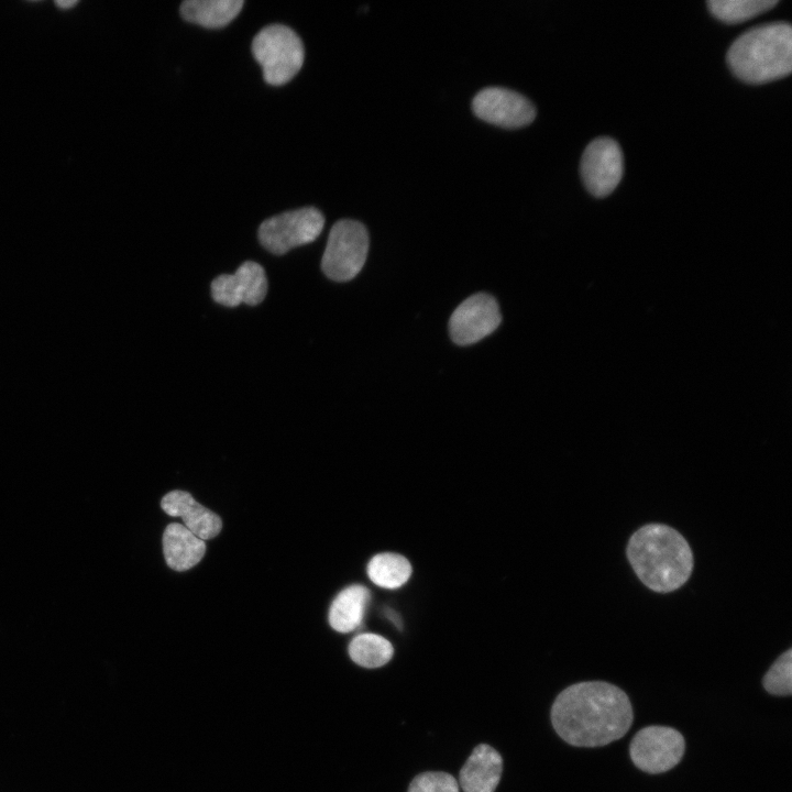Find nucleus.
Here are the masks:
<instances>
[{
	"instance_id": "nucleus-1",
	"label": "nucleus",
	"mask_w": 792,
	"mask_h": 792,
	"mask_svg": "<svg viewBox=\"0 0 792 792\" xmlns=\"http://www.w3.org/2000/svg\"><path fill=\"white\" fill-rule=\"evenodd\" d=\"M551 722L568 744L600 747L627 733L632 723V708L618 686L604 681L580 682L557 696Z\"/></svg>"
},
{
	"instance_id": "nucleus-2",
	"label": "nucleus",
	"mask_w": 792,
	"mask_h": 792,
	"mask_svg": "<svg viewBox=\"0 0 792 792\" xmlns=\"http://www.w3.org/2000/svg\"><path fill=\"white\" fill-rule=\"evenodd\" d=\"M628 561L651 591L669 593L681 587L693 570V553L685 538L663 524H648L628 540Z\"/></svg>"
},
{
	"instance_id": "nucleus-3",
	"label": "nucleus",
	"mask_w": 792,
	"mask_h": 792,
	"mask_svg": "<svg viewBox=\"0 0 792 792\" xmlns=\"http://www.w3.org/2000/svg\"><path fill=\"white\" fill-rule=\"evenodd\" d=\"M726 61L733 74L747 84L788 76L792 70L791 25L780 21L748 30L733 42Z\"/></svg>"
},
{
	"instance_id": "nucleus-4",
	"label": "nucleus",
	"mask_w": 792,
	"mask_h": 792,
	"mask_svg": "<svg viewBox=\"0 0 792 792\" xmlns=\"http://www.w3.org/2000/svg\"><path fill=\"white\" fill-rule=\"evenodd\" d=\"M252 53L265 81L274 86L289 81L300 70L305 56L300 37L283 24L263 28L252 41Z\"/></svg>"
},
{
	"instance_id": "nucleus-5",
	"label": "nucleus",
	"mask_w": 792,
	"mask_h": 792,
	"mask_svg": "<svg viewBox=\"0 0 792 792\" xmlns=\"http://www.w3.org/2000/svg\"><path fill=\"white\" fill-rule=\"evenodd\" d=\"M367 252L369 234L365 227L355 220H339L329 232L321 268L332 280H350L362 270Z\"/></svg>"
},
{
	"instance_id": "nucleus-6",
	"label": "nucleus",
	"mask_w": 792,
	"mask_h": 792,
	"mask_svg": "<svg viewBox=\"0 0 792 792\" xmlns=\"http://www.w3.org/2000/svg\"><path fill=\"white\" fill-rule=\"evenodd\" d=\"M323 226L324 218L317 208L304 207L264 220L258 228V239L271 253L284 254L315 241Z\"/></svg>"
},
{
	"instance_id": "nucleus-7",
	"label": "nucleus",
	"mask_w": 792,
	"mask_h": 792,
	"mask_svg": "<svg viewBox=\"0 0 792 792\" xmlns=\"http://www.w3.org/2000/svg\"><path fill=\"white\" fill-rule=\"evenodd\" d=\"M684 748V738L678 730L666 726H648L634 736L629 754L640 770L661 773L680 762Z\"/></svg>"
},
{
	"instance_id": "nucleus-8",
	"label": "nucleus",
	"mask_w": 792,
	"mask_h": 792,
	"mask_svg": "<svg viewBox=\"0 0 792 792\" xmlns=\"http://www.w3.org/2000/svg\"><path fill=\"white\" fill-rule=\"evenodd\" d=\"M623 167V153L618 143L610 138H598L585 147L580 172L586 189L602 198L617 187Z\"/></svg>"
},
{
	"instance_id": "nucleus-9",
	"label": "nucleus",
	"mask_w": 792,
	"mask_h": 792,
	"mask_svg": "<svg viewBox=\"0 0 792 792\" xmlns=\"http://www.w3.org/2000/svg\"><path fill=\"white\" fill-rule=\"evenodd\" d=\"M472 109L480 119L507 129L528 125L536 117L534 105L522 95L503 87H487L479 91Z\"/></svg>"
},
{
	"instance_id": "nucleus-10",
	"label": "nucleus",
	"mask_w": 792,
	"mask_h": 792,
	"mask_svg": "<svg viewBox=\"0 0 792 792\" xmlns=\"http://www.w3.org/2000/svg\"><path fill=\"white\" fill-rule=\"evenodd\" d=\"M501 320L498 304L491 295H472L455 308L450 318L451 339L459 345L473 344L491 334Z\"/></svg>"
},
{
	"instance_id": "nucleus-11",
	"label": "nucleus",
	"mask_w": 792,
	"mask_h": 792,
	"mask_svg": "<svg viewBox=\"0 0 792 792\" xmlns=\"http://www.w3.org/2000/svg\"><path fill=\"white\" fill-rule=\"evenodd\" d=\"M266 293L265 271L252 261L242 263L235 273L221 274L211 282L215 301L227 307H235L242 302L257 305L265 298Z\"/></svg>"
},
{
	"instance_id": "nucleus-12",
	"label": "nucleus",
	"mask_w": 792,
	"mask_h": 792,
	"mask_svg": "<svg viewBox=\"0 0 792 792\" xmlns=\"http://www.w3.org/2000/svg\"><path fill=\"white\" fill-rule=\"evenodd\" d=\"M161 506L167 515L180 517L184 526L204 541L216 537L222 528L220 517L196 502L188 492L167 493Z\"/></svg>"
},
{
	"instance_id": "nucleus-13",
	"label": "nucleus",
	"mask_w": 792,
	"mask_h": 792,
	"mask_svg": "<svg viewBox=\"0 0 792 792\" xmlns=\"http://www.w3.org/2000/svg\"><path fill=\"white\" fill-rule=\"evenodd\" d=\"M503 771L502 756L486 744L476 746L460 770L463 792H494Z\"/></svg>"
},
{
	"instance_id": "nucleus-14",
	"label": "nucleus",
	"mask_w": 792,
	"mask_h": 792,
	"mask_svg": "<svg viewBox=\"0 0 792 792\" xmlns=\"http://www.w3.org/2000/svg\"><path fill=\"white\" fill-rule=\"evenodd\" d=\"M163 551L169 568L176 571H185L202 559L206 544L204 540L195 536L184 525L173 522L164 531Z\"/></svg>"
},
{
	"instance_id": "nucleus-15",
	"label": "nucleus",
	"mask_w": 792,
	"mask_h": 792,
	"mask_svg": "<svg viewBox=\"0 0 792 792\" xmlns=\"http://www.w3.org/2000/svg\"><path fill=\"white\" fill-rule=\"evenodd\" d=\"M369 601L370 592L363 585L353 584L342 590L329 609L331 627L343 634L358 628L362 623Z\"/></svg>"
},
{
	"instance_id": "nucleus-16",
	"label": "nucleus",
	"mask_w": 792,
	"mask_h": 792,
	"mask_svg": "<svg viewBox=\"0 0 792 792\" xmlns=\"http://www.w3.org/2000/svg\"><path fill=\"white\" fill-rule=\"evenodd\" d=\"M243 4V0H186L180 6V13L188 22L217 29L231 22Z\"/></svg>"
},
{
	"instance_id": "nucleus-17",
	"label": "nucleus",
	"mask_w": 792,
	"mask_h": 792,
	"mask_svg": "<svg viewBox=\"0 0 792 792\" xmlns=\"http://www.w3.org/2000/svg\"><path fill=\"white\" fill-rule=\"evenodd\" d=\"M411 574L409 561L397 553H380L367 564L370 580L383 588L394 590L404 585Z\"/></svg>"
},
{
	"instance_id": "nucleus-18",
	"label": "nucleus",
	"mask_w": 792,
	"mask_h": 792,
	"mask_svg": "<svg viewBox=\"0 0 792 792\" xmlns=\"http://www.w3.org/2000/svg\"><path fill=\"white\" fill-rule=\"evenodd\" d=\"M392 644L377 634H360L349 645L350 658L359 666L374 669L386 664L393 657Z\"/></svg>"
},
{
	"instance_id": "nucleus-19",
	"label": "nucleus",
	"mask_w": 792,
	"mask_h": 792,
	"mask_svg": "<svg viewBox=\"0 0 792 792\" xmlns=\"http://www.w3.org/2000/svg\"><path fill=\"white\" fill-rule=\"evenodd\" d=\"M778 3V0H710L711 12L727 24H736L761 14Z\"/></svg>"
},
{
	"instance_id": "nucleus-20",
	"label": "nucleus",
	"mask_w": 792,
	"mask_h": 792,
	"mask_svg": "<svg viewBox=\"0 0 792 792\" xmlns=\"http://www.w3.org/2000/svg\"><path fill=\"white\" fill-rule=\"evenodd\" d=\"M763 686L773 695H790L792 692V650L783 652L763 676Z\"/></svg>"
},
{
	"instance_id": "nucleus-21",
	"label": "nucleus",
	"mask_w": 792,
	"mask_h": 792,
	"mask_svg": "<svg viewBox=\"0 0 792 792\" xmlns=\"http://www.w3.org/2000/svg\"><path fill=\"white\" fill-rule=\"evenodd\" d=\"M408 792H459V783L452 774L429 771L415 777Z\"/></svg>"
},
{
	"instance_id": "nucleus-22",
	"label": "nucleus",
	"mask_w": 792,
	"mask_h": 792,
	"mask_svg": "<svg viewBox=\"0 0 792 792\" xmlns=\"http://www.w3.org/2000/svg\"><path fill=\"white\" fill-rule=\"evenodd\" d=\"M56 3H57L59 7L64 8L65 6H70V7H72V6L75 4L76 2H74V1H70V2L58 1V2H56Z\"/></svg>"
}]
</instances>
